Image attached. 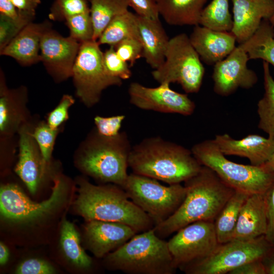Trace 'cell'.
<instances>
[{
	"mask_svg": "<svg viewBox=\"0 0 274 274\" xmlns=\"http://www.w3.org/2000/svg\"><path fill=\"white\" fill-rule=\"evenodd\" d=\"M184 183L186 196L179 208L153 228L161 238L195 222H214L235 191L213 170L203 165L196 175Z\"/></svg>",
	"mask_w": 274,
	"mask_h": 274,
	"instance_id": "1",
	"label": "cell"
},
{
	"mask_svg": "<svg viewBox=\"0 0 274 274\" xmlns=\"http://www.w3.org/2000/svg\"><path fill=\"white\" fill-rule=\"evenodd\" d=\"M128 166L134 174L172 185L181 184L192 178L202 165L191 149L153 136L132 147Z\"/></svg>",
	"mask_w": 274,
	"mask_h": 274,
	"instance_id": "2",
	"label": "cell"
},
{
	"mask_svg": "<svg viewBox=\"0 0 274 274\" xmlns=\"http://www.w3.org/2000/svg\"><path fill=\"white\" fill-rule=\"evenodd\" d=\"M75 207L87 221L123 223L138 233L155 226L150 217L128 197L121 187L116 184L96 186L82 180Z\"/></svg>",
	"mask_w": 274,
	"mask_h": 274,
	"instance_id": "3",
	"label": "cell"
},
{
	"mask_svg": "<svg viewBox=\"0 0 274 274\" xmlns=\"http://www.w3.org/2000/svg\"><path fill=\"white\" fill-rule=\"evenodd\" d=\"M153 228L136 233L106 255L107 264L113 269L128 274L175 273L177 268L167 242L158 236Z\"/></svg>",
	"mask_w": 274,
	"mask_h": 274,
	"instance_id": "4",
	"label": "cell"
},
{
	"mask_svg": "<svg viewBox=\"0 0 274 274\" xmlns=\"http://www.w3.org/2000/svg\"><path fill=\"white\" fill-rule=\"evenodd\" d=\"M131 148L124 131L114 137H106L96 131L82 147L80 166L94 179L122 188L128 176L127 170Z\"/></svg>",
	"mask_w": 274,
	"mask_h": 274,
	"instance_id": "5",
	"label": "cell"
},
{
	"mask_svg": "<svg viewBox=\"0 0 274 274\" xmlns=\"http://www.w3.org/2000/svg\"><path fill=\"white\" fill-rule=\"evenodd\" d=\"M191 151L198 162L213 170L227 185L249 194L264 193L274 181V172L266 162L256 166L228 159L212 140L198 143Z\"/></svg>",
	"mask_w": 274,
	"mask_h": 274,
	"instance_id": "6",
	"label": "cell"
},
{
	"mask_svg": "<svg viewBox=\"0 0 274 274\" xmlns=\"http://www.w3.org/2000/svg\"><path fill=\"white\" fill-rule=\"evenodd\" d=\"M204 68L186 33L169 39L161 65L152 75L160 84L177 83L187 93H197L202 85Z\"/></svg>",
	"mask_w": 274,
	"mask_h": 274,
	"instance_id": "7",
	"label": "cell"
},
{
	"mask_svg": "<svg viewBox=\"0 0 274 274\" xmlns=\"http://www.w3.org/2000/svg\"><path fill=\"white\" fill-rule=\"evenodd\" d=\"M122 188L128 197L150 217L155 226L177 210L186 192L185 187L181 184L164 186L157 180L133 173L128 175Z\"/></svg>",
	"mask_w": 274,
	"mask_h": 274,
	"instance_id": "8",
	"label": "cell"
},
{
	"mask_svg": "<svg viewBox=\"0 0 274 274\" xmlns=\"http://www.w3.org/2000/svg\"><path fill=\"white\" fill-rule=\"evenodd\" d=\"M99 45L93 40L81 43L73 70L72 77L77 96L88 107L99 101L105 89L122 84L121 79L107 71Z\"/></svg>",
	"mask_w": 274,
	"mask_h": 274,
	"instance_id": "9",
	"label": "cell"
},
{
	"mask_svg": "<svg viewBox=\"0 0 274 274\" xmlns=\"http://www.w3.org/2000/svg\"><path fill=\"white\" fill-rule=\"evenodd\" d=\"M273 248L262 236L219 244L206 258L180 270L187 274H225L251 261L262 259Z\"/></svg>",
	"mask_w": 274,
	"mask_h": 274,
	"instance_id": "10",
	"label": "cell"
},
{
	"mask_svg": "<svg viewBox=\"0 0 274 274\" xmlns=\"http://www.w3.org/2000/svg\"><path fill=\"white\" fill-rule=\"evenodd\" d=\"M167 244L175 266L180 269L208 256L219 244L214 222L210 221H197L181 228Z\"/></svg>",
	"mask_w": 274,
	"mask_h": 274,
	"instance_id": "11",
	"label": "cell"
},
{
	"mask_svg": "<svg viewBox=\"0 0 274 274\" xmlns=\"http://www.w3.org/2000/svg\"><path fill=\"white\" fill-rule=\"evenodd\" d=\"M64 185L59 179H54L50 197L41 202L31 201L22 190L14 184L3 185L0 190L1 215L13 221H28L48 214L60 202Z\"/></svg>",
	"mask_w": 274,
	"mask_h": 274,
	"instance_id": "12",
	"label": "cell"
},
{
	"mask_svg": "<svg viewBox=\"0 0 274 274\" xmlns=\"http://www.w3.org/2000/svg\"><path fill=\"white\" fill-rule=\"evenodd\" d=\"M128 92L130 102L144 110L189 116L195 109L194 102L186 94L172 89L168 83L148 87L138 82H132Z\"/></svg>",
	"mask_w": 274,
	"mask_h": 274,
	"instance_id": "13",
	"label": "cell"
},
{
	"mask_svg": "<svg viewBox=\"0 0 274 274\" xmlns=\"http://www.w3.org/2000/svg\"><path fill=\"white\" fill-rule=\"evenodd\" d=\"M81 43L70 36L64 37L48 28L41 41V61L54 81L61 82L72 77Z\"/></svg>",
	"mask_w": 274,
	"mask_h": 274,
	"instance_id": "14",
	"label": "cell"
},
{
	"mask_svg": "<svg viewBox=\"0 0 274 274\" xmlns=\"http://www.w3.org/2000/svg\"><path fill=\"white\" fill-rule=\"evenodd\" d=\"M249 59L247 53L239 45L225 58L215 64L212 75L214 92L227 96L238 88H252L258 77L248 67Z\"/></svg>",
	"mask_w": 274,
	"mask_h": 274,
	"instance_id": "15",
	"label": "cell"
},
{
	"mask_svg": "<svg viewBox=\"0 0 274 274\" xmlns=\"http://www.w3.org/2000/svg\"><path fill=\"white\" fill-rule=\"evenodd\" d=\"M84 231L88 247L97 258L106 256L138 233L123 223L94 220L87 221Z\"/></svg>",
	"mask_w": 274,
	"mask_h": 274,
	"instance_id": "16",
	"label": "cell"
},
{
	"mask_svg": "<svg viewBox=\"0 0 274 274\" xmlns=\"http://www.w3.org/2000/svg\"><path fill=\"white\" fill-rule=\"evenodd\" d=\"M233 25L231 32L241 44L252 37L261 22L274 12V0H231Z\"/></svg>",
	"mask_w": 274,
	"mask_h": 274,
	"instance_id": "17",
	"label": "cell"
},
{
	"mask_svg": "<svg viewBox=\"0 0 274 274\" xmlns=\"http://www.w3.org/2000/svg\"><path fill=\"white\" fill-rule=\"evenodd\" d=\"M213 141L225 156L246 158L251 164L256 166L266 163L274 152V137L272 136L252 134L237 140L224 133L216 135Z\"/></svg>",
	"mask_w": 274,
	"mask_h": 274,
	"instance_id": "18",
	"label": "cell"
},
{
	"mask_svg": "<svg viewBox=\"0 0 274 274\" xmlns=\"http://www.w3.org/2000/svg\"><path fill=\"white\" fill-rule=\"evenodd\" d=\"M32 131L26 124L18 131L19 153L15 172L29 192L34 194L44 175L47 163L43 159Z\"/></svg>",
	"mask_w": 274,
	"mask_h": 274,
	"instance_id": "19",
	"label": "cell"
},
{
	"mask_svg": "<svg viewBox=\"0 0 274 274\" xmlns=\"http://www.w3.org/2000/svg\"><path fill=\"white\" fill-rule=\"evenodd\" d=\"M189 39L200 59L209 65L224 59L236 47V40L231 31L215 30L200 25L194 26Z\"/></svg>",
	"mask_w": 274,
	"mask_h": 274,
	"instance_id": "20",
	"label": "cell"
},
{
	"mask_svg": "<svg viewBox=\"0 0 274 274\" xmlns=\"http://www.w3.org/2000/svg\"><path fill=\"white\" fill-rule=\"evenodd\" d=\"M51 27V23L47 21L29 23L0 51V54L14 58L23 66L40 62L41 39L45 31Z\"/></svg>",
	"mask_w": 274,
	"mask_h": 274,
	"instance_id": "21",
	"label": "cell"
},
{
	"mask_svg": "<svg viewBox=\"0 0 274 274\" xmlns=\"http://www.w3.org/2000/svg\"><path fill=\"white\" fill-rule=\"evenodd\" d=\"M266 229L265 193L250 194L241 208L231 240L254 239L264 236Z\"/></svg>",
	"mask_w": 274,
	"mask_h": 274,
	"instance_id": "22",
	"label": "cell"
},
{
	"mask_svg": "<svg viewBox=\"0 0 274 274\" xmlns=\"http://www.w3.org/2000/svg\"><path fill=\"white\" fill-rule=\"evenodd\" d=\"M1 79L0 132L10 136L19 131L26 121V88L21 87L9 90Z\"/></svg>",
	"mask_w": 274,
	"mask_h": 274,
	"instance_id": "23",
	"label": "cell"
},
{
	"mask_svg": "<svg viewBox=\"0 0 274 274\" xmlns=\"http://www.w3.org/2000/svg\"><path fill=\"white\" fill-rule=\"evenodd\" d=\"M138 26L143 48V57L152 68L155 70L164 61L170 39L159 19H152L138 15Z\"/></svg>",
	"mask_w": 274,
	"mask_h": 274,
	"instance_id": "24",
	"label": "cell"
},
{
	"mask_svg": "<svg viewBox=\"0 0 274 274\" xmlns=\"http://www.w3.org/2000/svg\"><path fill=\"white\" fill-rule=\"evenodd\" d=\"M210 0H156L159 15L172 25H199L202 10Z\"/></svg>",
	"mask_w": 274,
	"mask_h": 274,
	"instance_id": "25",
	"label": "cell"
},
{
	"mask_svg": "<svg viewBox=\"0 0 274 274\" xmlns=\"http://www.w3.org/2000/svg\"><path fill=\"white\" fill-rule=\"evenodd\" d=\"M250 194L235 190L214 221L219 244L231 240L241 208Z\"/></svg>",
	"mask_w": 274,
	"mask_h": 274,
	"instance_id": "26",
	"label": "cell"
},
{
	"mask_svg": "<svg viewBox=\"0 0 274 274\" xmlns=\"http://www.w3.org/2000/svg\"><path fill=\"white\" fill-rule=\"evenodd\" d=\"M239 45L250 59H262L274 67V31L269 20H263L253 36Z\"/></svg>",
	"mask_w": 274,
	"mask_h": 274,
	"instance_id": "27",
	"label": "cell"
},
{
	"mask_svg": "<svg viewBox=\"0 0 274 274\" xmlns=\"http://www.w3.org/2000/svg\"><path fill=\"white\" fill-rule=\"evenodd\" d=\"M140 39L138 15L129 11L115 17L107 26L97 40L99 45L115 46L128 38Z\"/></svg>",
	"mask_w": 274,
	"mask_h": 274,
	"instance_id": "28",
	"label": "cell"
},
{
	"mask_svg": "<svg viewBox=\"0 0 274 274\" xmlns=\"http://www.w3.org/2000/svg\"><path fill=\"white\" fill-rule=\"evenodd\" d=\"M90 13L97 41L109 23L116 16L128 11L127 0H90Z\"/></svg>",
	"mask_w": 274,
	"mask_h": 274,
	"instance_id": "29",
	"label": "cell"
},
{
	"mask_svg": "<svg viewBox=\"0 0 274 274\" xmlns=\"http://www.w3.org/2000/svg\"><path fill=\"white\" fill-rule=\"evenodd\" d=\"M264 92L257 104L258 128L269 136L274 137V78L269 64L263 62Z\"/></svg>",
	"mask_w": 274,
	"mask_h": 274,
	"instance_id": "30",
	"label": "cell"
},
{
	"mask_svg": "<svg viewBox=\"0 0 274 274\" xmlns=\"http://www.w3.org/2000/svg\"><path fill=\"white\" fill-rule=\"evenodd\" d=\"M60 242L64 254L72 263L84 269L91 266L92 259L81 246L78 232L73 224L65 220L62 224Z\"/></svg>",
	"mask_w": 274,
	"mask_h": 274,
	"instance_id": "31",
	"label": "cell"
},
{
	"mask_svg": "<svg viewBox=\"0 0 274 274\" xmlns=\"http://www.w3.org/2000/svg\"><path fill=\"white\" fill-rule=\"evenodd\" d=\"M229 0H211L202 11L199 25L210 29L230 31L232 17L229 9Z\"/></svg>",
	"mask_w": 274,
	"mask_h": 274,
	"instance_id": "32",
	"label": "cell"
},
{
	"mask_svg": "<svg viewBox=\"0 0 274 274\" xmlns=\"http://www.w3.org/2000/svg\"><path fill=\"white\" fill-rule=\"evenodd\" d=\"M65 21L72 38L80 43L93 40L94 29L90 12L70 17Z\"/></svg>",
	"mask_w": 274,
	"mask_h": 274,
	"instance_id": "33",
	"label": "cell"
},
{
	"mask_svg": "<svg viewBox=\"0 0 274 274\" xmlns=\"http://www.w3.org/2000/svg\"><path fill=\"white\" fill-rule=\"evenodd\" d=\"M88 2L87 0H55L50 8V18L65 21L70 17L90 12Z\"/></svg>",
	"mask_w": 274,
	"mask_h": 274,
	"instance_id": "34",
	"label": "cell"
},
{
	"mask_svg": "<svg viewBox=\"0 0 274 274\" xmlns=\"http://www.w3.org/2000/svg\"><path fill=\"white\" fill-rule=\"evenodd\" d=\"M59 129L52 128L45 122L39 124L32 131V135L45 162H49Z\"/></svg>",
	"mask_w": 274,
	"mask_h": 274,
	"instance_id": "35",
	"label": "cell"
},
{
	"mask_svg": "<svg viewBox=\"0 0 274 274\" xmlns=\"http://www.w3.org/2000/svg\"><path fill=\"white\" fill-rule=\"evenodd\" d=\"M17 20L0 16V51L3 50L28 24L33 19L20 16Z\"/></svg>",
	"mask_w": 274,
	"mask_h": 274,
	"instance_id": "36",
	"label": "cell"
},
{
	"mask_svg": "<svg viewBox=\"0 0 274 274\" xmlns=\"http://www.w3.org/2000/svg\"><path fill=\"white\" fill-rule=\"evenodd\" d=\"M103 61L108 73L113 77L123 80L129 79L132 75L128 63L121 59L116 53L114 46L103 53Z\"/></svg>",
	"mask_w": 274,
	"mask_h": 274,
	"instance_id": "37",
	"label": "cell"
},
{
	"mask_svg": "<svg viewBox=\"0 0 274 274\" xmlns=\"http://www.w3.org/2000/svg\"><path fill=\"white\" fill-rule=\"evenodd\" d=\"M116 53L123 60L132 66L136 61L143 57V48L140 39H125L114 46Z\"/></svg>",
	"mask_w": 274,
	"mask_h": 274,
	"instance_id": "38",
	"label": "cell"
},
{
	"mask_svg": "<svg viewBox=\"0 0 274 274\" xmlns=\"http://www.w3.org/2000/svg\"><path fill=\"white\" fill-rule=\"evenodd\" d=\"M73 97L63 95L58 105L48 115L47 123L53 129H58L59 126L68 118V110L74 104Z\"/></svg>",
	"mask_w": 274,
	"mask_h": 274,
	"instance_id": "39",
	"label": "cell"
},
{
	"mask_svg": "<svg viewBox=\"0 0 274 274\" xmlns=\"http://www.w3.org/2000/svg\"><path fill=\"white\" fill-rule=\"evenodd\" d=\"M125 118L124 115L108 117L96 116L94 119L96 131L106 137L115 136L120 133L122 122Z\"/></svg>",
	"mask_w": 274,
	"mask_h": 274,
	"instance_id": "40",
	"label": "cell"
},
{
	"mask_svg": "<svg viewBox=\"0 0 274 274\" xmlns=\"http://www.w3.org/2000/svg\"><path fill=\"white\" fill-rule=\"evenodd\" d=\"M55 271L48 262L38 259H29L22 262L17 268L18 274H52Z\"/></svg>",
	"mask_w": 274,
	"mask_h": 274,
	"instance_id": "41",
	"label": "cell"
},
{
	"mask_svg": "<svg viewBox=\"0 0 274 274\" xmlns=\"http://www.w3.org/2000/svg\"><path fill=\"white\" fill-rule=\"evenodd\" d=\"M267 215V229L264 235L269 245L274 248V181L265 192Z\"/></svg>",
	"mask_w": 274,
	"mask_h": 274,
	"instance_id": "42",
	"label": "cell"
},
{
	"mask_svg": "<svg viewBox=\"0 0 274 274\" xmlns=\"http://www.w3.org/2000/svg\"><path fill=\"white\" fill-rule=\"evenodd\" d=\"M129 7L140 16L159 19V12L156 0H127Z\"/></svg>",
	"mask_w": 274,
	"mask_h": 274,
	"instance_id": "43",
	"label": "cell"
},
{
	"mask_svg": "<svg viewBox=\"0 0 274 274\" xmlns=\"http://www.w3.org/2000/svg\"><path fill=\"white\" fill-rule=\"evenodd\" d=\"M19 15L35 19L36 10L41 0H11Z\"/></svg>",
	"mask_w": 274,
	"mask_h": 274,
	"instance_id": "44",
	"label": "cell"
},
{
	"mask_svg": "<svg viewBox=\"0 0 274 274\" xmlns=\"http://www.w3.org/2000/svg\"><path fill=\"white\" fill-rule=\"evenodd\" d=\"M229 274H266L261 259L248 262L232 270Z\"/></svg>",
	"mask_w": 274,
	"mask_h": 274,
	"instance_id": "45",
	"label": "cell"
},
{
	"mask_svg": "<svg viewBox=\"0 0 274 274\" xmlns=\"http://www.w3.org/2000/svg\"><path fill=\"white\" fill-rule=\"evenodd\" d=\"M0 16L17 20L20 16L11 0H0Z\"/></svg>",
	"mask_w": 274,
	"mask_h": 274,
	"instance_id": "46",
	"label": "cell"
},
{
	"mask_svg": "<svg viewBox=\"0 0 274 274\" xmlns=\"http://www.w3.org/2000/svg\"><path fill=\"white\" fill-rule=\"evenodd\" d=\"M266 274H274V248L262 259Z\"/></svg>",
	"mask_w": 274,
	"mask_h": 274,
	"instance_id": "47",
	"label": "cell"
},
{
	"mask_svg": "<svg viewBox=\"0 0 274 274\" xmlns=\"http://www.w3.org/2000/svg\"><path fill=\"white\" fill-rule=\"evenodd\" d=\"M9 253L8 248L3 243H0V264L1 265L5 264L9 259Z\"/></svg>",
	"mask_w": 274,
	"mask_h": 274,
	"instance_id": "48",
	"label": "cell"
},
{
	"mask_svg": "<svg viewBox=\"0 0 274 274\" xmlns=\"http://www.w3.org/2000/svg\"><path fill=\"white\" fill-rule=\"evenodd\" d=\"M267 163L274 172V152Z\"/></svg>",
	"mask_w": 274,
	"mask_h": 274,
	"instance_id": "49",
	"label": "cell"
},
{
	"mask_svg": "<svg viewBox=\"0 0 274 274\" xmlns=\"http://www.w3.org/2000/svg\"><path fill=\"white\" fill-rule=\"evenodd\" d=\"M269 21L271 25L273 27V31H274V12H273L272 16L271 17V18L269 19Z\"/></svg>",
	"mask_w": 274,
	"mask_h": 274,
	"instance_id": "50",
	"label": "cell"
},
{
	"mask_svg": "<svg viewBox=\"0 0 274 274\" xmlns=\"http://www.w3.org/2000/svg\"><path fill=\"white\" fill-rule=\"evenodd\" d=\"M87 1H88V2H89V1H90V0H87Z\"/></svg>",
	"mask_w": 274,
	"mask_h": 274,
	"instance_id": "51",
	"label": "cell"
}]
</instances>
